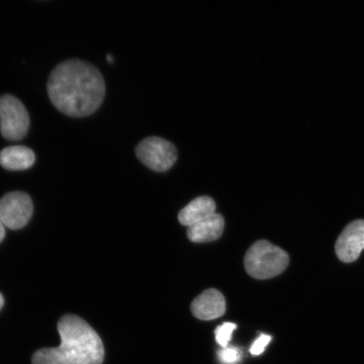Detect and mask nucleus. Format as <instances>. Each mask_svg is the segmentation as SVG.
Masks as SVG:
<instances>
[{"label": "nucleus", "instance_id": "nucleus-12", "mask_svg": "<svg viewBox=\"0 0 364 364\" xmlns=\"http://www.w3.org/2000/svg\"><path fill=\"white\" fill-rule=\"evenodd\" d=\"M236 328H237V326L230 322H226L218 326L215 330L217 343L220 344L221 347L226 348L232 338V333H233V331Z\"/></svg>", "mask_w": 364, "mask_h": 364}, {"label": "nucleus", "instance_id": "nucleus-1", "mask_svg": "<svg viewBox=\"0 0 364 364\" xmlns=\"http://www.w3.org/2000/svg\"><path fill=\"white\" fill-rule=\"evenodd\" d=\"M48 91L58 110L73 117L90 116L101 106L106 85L97 68L71 59L58 65L50 75Z\"/></svg>", "mask_w": 364, "mask_h": 364}, {"label": "nucleus", "instance_id": "nucleus-4", "mask_svg": "<svg viewBox=\"0 0 364 364\" xmlns=\"http://www.w3.org/2000/svg\"><path fill=\"white\" fill-rule=\"evenodd\" d=\"M30 118L24 105L11 95L0 97V131L4 139L21 140L26 135Z\"/></svg>", "mask_w": 364, "mask_h": 364}, {"label": "nucleus", "instance_id": "nucleus-14", "mask_svg": "<svg viewBox=\"0 0 364 364\" xmlns=\"http://www.w3.org/2000/svg\"><path fill=\"white\" fill-rule=\"evenodd\" d=\"M271 340V336L262 334L260 336H259V338L255 341L252 348H250V353L255 355V356H258V355L262 354L264 351H265V348L268 343H270Z\"/></svg>", "mask_w": 364, "mask_h": 364}, {"label": "nucleus", "instance_id": "nucleus-15", "mask_svg": "<svg viewBox=\"0 0 364 364\" xmlns=\"http://www.w3.org/2000/svg\"><path fill=\"white\" fill-rule=\"evenodd\" d=\"M4 236H6V227H4L2 222L0 221V242L4 240Z\"/></svg>", "mask_w": 364, "mask_h": 364}, {"label": "nucleus", "instance_id": "nucleus-17", "mask_svg": "<svg viewBox=\"0 0 364 364\" xmlns=\"http://www.w3.org/2000/svg\"><path fill=\"white\" fill-rule=\"evenodd\" d=\"M107 61H108L109 63H112V62L113 61V58H112V57L110 55V54H108V55H107Z\"/></svg>", "mask_w": 364, "mask_h": 364}, {"label": "nucleus", "instance_id": "nucleus-11", "mask_svg": "<svg viewBox=\"0 0 364 364\" xmlns=\"http://www.w3.org/2000/svg\"><path fill=\"white\" fill-rule=\"evenodd\" d=\"M35 162V154L28 147L16 145L4 148L0 152V165L4 169L22 171L29 169Z\"/></svg>", "mask_w": 364, "mask_h": 364}, {"label": "nucleus", "instance_id": "nucleus-3", "mask_svg": "<svg viewBox=\"0 0 364 364\" xmlns=\"http://www.w3.org/2000/svg\"><path fill=\"white\" fill-rule=\"evenodd\" d=\"M289 263L288 253L267 240L257 241L245 257V270L250 277L260 280L280 275L288 267Z\"/></svg>", "mask_w": 364, "mask_h": 364}, {"label": "nucleus", "instance_id": "nucleus-7", "mask_svg": "<svg viewBox=\"0 0 364 364\" xmlns=\"http://www.w3.org/2000/svg\"><path fill=\"white\" fill-rule=\"evenodd\" d=\"M336 254L341 262L357 260L364 249V220H355L345 228L336 243Z\"/></svg>", "mask_w": 364, "mask_h": 364}, {"label": "nucleus", "instance_id": "nucleus-13", "mask_svg": "<svg viewBox=\"0 0 364 364\" xmlns=\"http://www.w3.org/2000/svg\"><path fill=\"white\" fill-rule=\"evenodd\" d=\"M242 358V353L238 348H226L218 353V359L223 364H236Z\"/></svg>", "mask_w": 364, "mask_h": 364}, {"label": "nucleus", "instance_id": "nucleus-8", "mask_svg": "<svg viewBox=\"0 0 364 364\" xmlns=\"http://www.w3.org/2000/svg\"><path fill=\"white\" fill-rule=\"evenodd\" d=\"M191 311L195 317L202 321H211L221 317L226 311L224 295L217 289L205 290L193 300Z\"/></svg>", "mask_w": 364, "mask_h": 364}, {"label": "nucleus", "instance_id": "nucleus-5", "mask_svg": "<svg viewBox=\"0 0 364 364\" xmlns=\"http://www.w3.org/2000/svg\"><path fill=\"white\" fill-rule=\"evenodd\" d=\"M136 154L144 165L157 172L170 170L177 159L174 145L159 136H149L141 141L136 146Z\"/></svg>", "mask_w": 364, "mask_h": 364}, {"label": "nucleus", "instance_id": "nucleus-16", "mask_svg": "<svg viewBox=\"0 0 364 364\" xmlns=\"http://www.w3.org/2000/svg\"><path fill=\"white\" fill-rule=\"evenodd\" d=\"M4 299L3 295L1 294H0V309H2V307L4 306Z\"/></svg>", "mask_w": 364, "mask_h": 364}, {"label": "nucleus", "instance_id": "nucleus-10", "mask_svg": "<svg viewBox=\"0 0 364 364\" xmlns=\"http://www.w3.org/2000/svg\"><path fill=\"white\" fill-rule=\"evenodd\" d=\"M215 210L216 205L211 198L199 197L181 209L178 220L182 225L189 227L215 215Z\"/></svg>", "mask_w": 364, "mask_h": 364}, {"label": "nucleus", "instance_id": "nucleus-2", "mask_svg": "<svg viewBox=\"0 0 364 364\" xmlns=\"http://www.w3.org/2000/svg\"><path fill=\"white\" fill-rule=\"evenodd\" d=\"M61 343L58 348L36 351L33 364H102L105 349L101 338L83 318L63 316L58 323Z\"/></svg>", "mask_w": 364, "mask_h": 364}, {"label": "nucleus", "instance_id": "nucleus-6", "mask_svg": "<svg viewBox=\"0 0 364 364\" xmlns=\"http://www.w3.org/2000/svg\"><path fill=\"white\" fill-rule=\"evenodd\" d=\"M33 213V200L28 194L13 192L0 199V221L10 230L25 227Z\"/></svg>", "mask_w": 364, "mask_h": 364}, {"label": "nucleus", "instance_id": "nucleus-9", "mask_svg": "<svg viewBox=\"0 0 364 364\" xmlns=\"http://www.w3.org/2000/svg\"><path fill=\"white\" fill-rule=\"evenodd\" d=\"M225 220L220 213L189 226L186 235L191 241L195 243L210 242L220 238L224 232Z\"/></svg>", "mask_w": 364, "mask_h": 364}]
</instances>
